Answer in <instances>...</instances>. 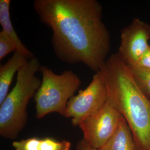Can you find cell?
<instances>
[{
	"label": "cell",
	"instance_id": "cell-1",
	"mask_svg": "<svg viewBox=\"0 0 150 150\" xmlns=\"http://www.w3.org/2000/svg\"><path fill=\"white\" fill-rule=\"evenodd\" d=\"M40 20L52 30L56 56L66 63H82L98 72L110 51L111 38L97 0H35Z\"/></svg>",
	"mask_w": 150,
	"mask_h": 150
},
{
	"label": "cell",
	"instance_id": "cell-2",
	"mask_svg": "<svg viewBox=\"0 0 150 150\" xmlns=\"http://www.w3.org/2000/svg\"><path fill=\"white\" fill-rule=\"evenodd\" d=\"M99 72L107 88V102L126 120L139 150H150V100L136 85L129 67L112 54Z\"/></svg>",
	"mask_w": 150,
	"mask_h": 150
},
{
	"label": "cell",
	"instance_id": "cell-3",
	"mask_svg": "<svg viewBox=\"0 0 150 150\" xmlns=\"http://www.w3.org/2000/svg\"><path fill=\"white\" fill-rule=\"evenodd\" d=\"M41 65L33 57L17 72L16 84L0 104V134L5 139H16L27 121V107L41 86L35 74Z\"/></svg>",
	"mask_w": 150,
	"mask_h": 150
},
{
	"label": "cell",
	"instance_id": "cell-4",
	"mask_svg": "<svg viewBox=\"0 0 150 150\" xmlns=\"http://www.w3.org/2000/svg\"><path fill=\"white\" fill-rule=\"evenodd\" d=\"M41 86L34 96L36 117L43 118L51 113L64 116L67 105L82 83L79 76L71 70L58 75L46 66H41Z\"/></svg>",
	"mask_w": 150,
	"mask_h": 150
},
{
	"label": "cell",
	"instance_id": "cell-5",
	"mask_svg": "<svg viewBox=\"0 0 150 150\" xmlns=\"http://www.w3.org/2000/svg\"><path fill=\"white\" fill-rule=\"evenodd\" d=\"M107 90L100 72H96L85 89L72 97L67 105L64 117L71 118L73 126L80 125L86 118L100 111L107 102Z\"/></svg>",
	"mask_w": 150,
	"mask_h": 150
},
{
	"label": "cell",
	"instance_id": "cell-6",
	"mask_svg": "<svg viewBox=\"0 0 150 150\" xmlns=\"http://www.w3.org/2000/svg\"><path fill=\"white\" fill-rule=\"evenodd\" d=\"M123 117L108 103L79 125L83 140L92 147L100 149L112 136Z\"/></svg>",
	"mask_w": 150,
	"mask_h": 150
},
{
	"label": "cell",
	"instance_id": "cell-7",
	"mask_svg": "<svg viewBox=\"0 0 150 150\" xmlns=\"http://www.w3.org/2000/svg\"><path fill=\"white\" fill-rule=\"evenodd\" d=\"M150 24L138 18L121 30L117 54L128 66L137 64L150 46Z\"/></svg>",
	"mask_w": 150,
	"mask_h": 150
},
{
	"label": "cell",
	"instance_id": "cell-8",
	"mask_svg": "<svg viewBox=\"0 0 150 150\" xmlns=\"http://www.w3.org/2000/svg\"><path fill=\"white\" fill-rule=\"evenodd\" d=\"M30 59L18 51L4 64L0 66V104L8 94V90L15 74L27 64Z\"/></svg>",
	"mask_w": 150,
	"mask_h": 150
},
{
	"label": "cell",
	"instance_id": "cell-9",
	"mask_svg": "<svg viewBox=\"0 0 150 150\" xmlns=\"http://www.w3.org/2000/svg\"><path fill=\"white\" fill-rule=\"evenodd\" d=\"M98 150H139L129 125L123 118L116 132Z\"/></svg>",
	"mask_w": 150,
	"mask_h": 150
},
{
	"label": "cell",
	"instance_id": "cell-10",
	"mask_svg": "<svg viewBox=\"0 0 150 150\" xmlns=\"http://www.w3.org/2000/svg\"><path fill=\"white\" fill-rule=\"evenodd\" d=\"M15 150H70L71 144L67 140L57 141L50 137H31L14 141Z\"/></svg>",
	"mask_w": 150,
	"mask_h": 150
},
{
	"label": "cell",
	"instance_id": "cell-11",
	"mask_svg": "<svg viewBox=\"0 0 150 150\" xmlns=\"http://www.w3.org/2000/svg\"><path fill=\"white\" fill-rule=\"evenodd\" d=\"M10 0H0V23L2 27V31L15 43L17 51L28 59H32L34 55L22 43L12 26L10 14Z\"/></svg>",
	"mask_w": 150,
	"mask_h": 150
},
{
	"label": "cell",
	"instance_id": "cell-12",
	"mask_svg": "<svg viewBox=\"0 0 150 150\" xmlns=\"http://www.w3.org/2000/svg\"><path fill=\"white\" fill-rule=\"evenodd\" d=\"M128 67L136 85L150 100V70L137 66Z\"/></svg>",
	"mask_w": 150,
	"mask_h": 150
},
{
	"label": "cell",
	"instance_id": "cell-13",
	"mask_svg": "<svg viewBox=\"0 0 150 150\" xmlns=\"http://www.w3.org/2000/svg\"><path fill=\"white\" fill-rule=\"evenodd\" d=\"M15 43L2 30L0 32V60L13 51H16Z\"/></svg>",
	"mask_w": 150,
	"mask_h": 150
},
{
	"label": "cell",
	"instance_id": "cell-14",
	"mask_svg": "<svg viewBox=\"0 0 150 150\" xmlns=\"http://www.w3.org/2000/svg\"><path fill=\"white\" fill-rule=\"evenodd\" d=\"M134 66L150 70V46L140 59L137 64Z\"/></svg>",
	"mask_w": 150,
	"mask_h": 150
},
{
	"label": "cell",
	"instance_id": "cell-15",
	"mask_svg": "<svg viewBox=\"0 0 150 150\" xmlns=\"http://www.w3.org/2000/svg\"><path fill=\"white\" fill-rule=\"evenodd\" d=\"M77 150H98L87 144L83 139L79 142L77 146Z\"/></svg>",
	"mask_w": 150,
	"mask_h": 150
},
{
	"label": "cell",
	"instance_id": "cell-16",
	"mask_svg": "<svg viewBox=\"0 0 150 150\" xmlns=\"http://www.w3.org/2000/svg\"></svg>",
	"mask_w": 150,
	"mask_h": 150
},
{
	"label": "cell",
	"instance_id": "cell-17",
	"mask_svg": "<svg viewBox=\"0 0 150 150\" xmlns=\"http://www.w3.org/2000/svg\"></svg>",
	"mask_w": 150,
	"mask_h": 150
}]
</instances>
